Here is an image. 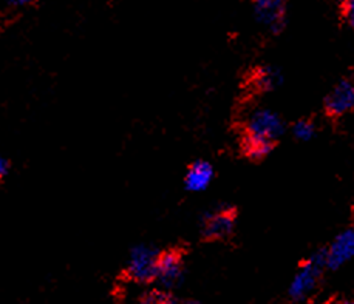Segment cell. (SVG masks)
<instances>
[{"label": "cell", "instance_id": "1", "mask_svg": "<svg viewBox=\"0 0 354 304\" xmlns=\"http://www.w3.org/2000/svg\"><path fill=\"white\" fill-rule=\"evenodd\" d=\"M325 269V249H319L301 264L290 284V296L294 301H304L316 289L320 274Z\"/></svg>", "mask_w": 354, "mask_h": 304}, {"label": "cell", "instance_id": "2", "mask_svg": "<svg viewBox=\"0 0 354 304\" xmlns=\"http://www.w3.org/2000/svg\"><path fill=\"white\" fill-rule=\"evenodd\" d=\"M285 122L281 117L270 108H257L254 110L246 124V135L252 137H259L268 142L277 141L283 135Z\"/></svg>", "mask_w": 354, "mask_h": 304}, {"label": "cell", "instance_id": "3", "mask_svg": "<svg viewBox=\"0 0 354 304\" xmlns=\"http://www.w3.org/2000/svg\"><path fill=\"white\" fill-rule=\"evenodd\" d=\"M160 254L150 246H135L130 250L127 274L136 283H150L156 278V263Z\"/></svg>", "mask_w": 354, "mask_h": 304}, {"label": "cell", "instance_id": "4", "mask_svg": "<svg viewBox=\"0 0 354 304\" xmlns=\"http://www.w3.org/2000/svg\"><path fill=\"white\" fill-rule=\"evenodd\" d=\"M255 21L272 35H280L286 26V0H252Z\"/></svg>", "mask_w": 354, "mask_h": 304}, {"label": "cell", "instance_id": "5", "mask_svg": "<svg viewBox=\"0 0 354 304\" xmlns=\"http://www.w3.org/2000/svg\"><path fill=\"white\" fill-rule=\"evenodd\" d=\"M235 226V210L231 207H220L203 216L201 234L206 240H220L232 234Z\"/></svg>", "mask_w": 354, "mask_h": 304}, {"label": "cell", "instance_id": "6", "mask_svg": "<svg viewBox=\"0 0 354 304\" xmlns=\"http://www.w3.org/2000/svg\"><path fill=\"white\" fill-rule=\"evenodd\" d=\"M185 278V266H183V260L178 252L175 250H169V252L160 254L158 263H156V278L162 287L174 289L180 286Z\"/></svg>", "mask_w": 354, "mask_h": 304}, {"label": "cell", "instance_id": "7", "mask_svg": "<svg viewBox=\"0 0 354 304\" xmlns=\"http://www.w3.org/2000/svg\"><path fill=\"white\" fill-rule=\"evenodd\" d=\"M354 255V230L348 229L339 234L330 247L325 249V267L336 270L345 266Z\"/></svg>", "mask_w": 354, "mask_h": 304}, {"label": "cell", "instance_id": "8", "mask_svg": "<svg viewBox=\"0 0 354 304\" xmlns=\"http://www.w3.org/2000/svg\"><path fill=\"white\" fill-rule=\"evenodd\" d=\"M354 107V87L350 81L339 82L325 99V108L330 116H344Z\"/></svg>", "mask_w": 354, "mask_h": 304}, {"label": "cell", "instance_id": "9", "mask_svg": "<svg viewBox=\"0 0 354 304\" xmlns=\"http://www.w3.org/2000/svg\"><path fill=\"white\" fill-rule=\"evenodd\" d=\"M214 180V169L212 165L206 161H196L187 169L185 176V186L189 191L198 193V191L206 190Z\"/></svg>", "mask_w": 354, "mask_h": 304}, {"label": "cell", "instance_id": "10", "mask_svg": "<svg viewBox=\"0 0 354 304\" xmlns=\"http://www.w3.org/2000/svg\"><path fill=\"white\" fill-rule=\"evenodd\" d=\"M283 82V75L281 71L271 65H263L259 67L254 73V85L261 91H271L280 87Z\"/></svg>", "mask_w": 354, "mask_h": 304}, {"label": "cell", "instance_id": "11", "mask_svg": "<svg viewBox=\"0 0 354 304\" xmlns=\"http://www.w3.org/2000/svg\"><path fill=\"white\" fill-rule=\"evenodd\" d=\"M274 144L268 142L263 140H259V137L248 136L243 140V151L245 155L252 161H260L266 158L272 151Z\"/></svg>", "mask_w": 354, "mask_h": 304}, {"label": "cell", "instance_id": "12", "mask_svg": "<svg viewBox=\"0 0 354 304\" xmlns=\"http://www.w3.org/2000/svg\"><path fill=\"white\" fill-rule=\"evenodd\" d=\"M292 133L299 141H310L314 137V133H316V127H314V124L311 121L300 119V121L294 124Z\"/></svg>", "mask_w": 354, "mask_h": 304}, {"label": "cell", "instance_id": "13", "mask_svg": "<svg viewBox=\"0 0 354 304\" xmlns=\"http://www.w3.org/2000/svg\"><path fill=\"white\" fill-rule=\"evenodd\" d=\"M138 304H176L175 298L167 292H162V290H153V292H149L144 296Z\"/></svg>", "mask_w": 354, "mask_h": 304}, {"label": "cell", "instance_id": "14", "mask_svg": "<svg viewBox=\"0 0 354 304\" xmlns=\"http://www.w3.org/2000/svg\"><path fill=\"white\" fill-rule=\"evenodd\" d=\"M342 15L345 22L350 26L354 25V0H342Z\"/></svg>", "mask_w": 354, "mask_h": 304}, {"label": "cell", "instance_id": "15", "mask_svg": "<svg viewBox=\"0 0 354 304\" xmlns=\"http://www.w3.org/2000/svg\"><path fill=\"white\" fill-rule=\"evenodd\" d=\"M6 2H8V6H11V8H25V6L37 3L39 0H6Z\"/></svg>", "mask_w": 354, "mask_h": 304}, {"label": "cell", "instance_id": "16", "mask_svg": "<svg viewBox=\"0 0 354 304\" xmlns=\"http://www.w3.org/2000/svg\"><path fill=\"white\" fill-rule=\"evenodd\" d=\"M8 173H10V161L0 153V181H2Z\"/></svg>", "mask_w": 354, "mask_h": 304}, {"label": "cell", "instance_id": "17", "mask_svg": "<svg viewBox=\"0 0 354 304\" xmlns=\"http://www.w3.org/2000/svg\"><path fill=\"white\" fill-rule=\"evenodd\" d=\"M340 304H353L351 301H345V303H340Z\"/></svg>", "mask_w": 354, "mask_h": 304}]
</instances>
